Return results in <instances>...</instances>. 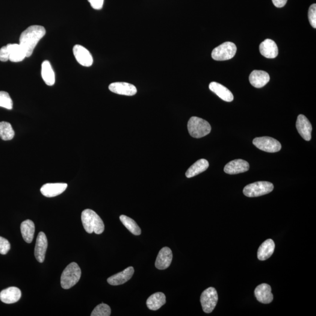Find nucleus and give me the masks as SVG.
Segmentation results:
<instances>
[{"label":"nucleus","mask_w":316,"mask_h":316,"mask_svg":"<svg viewBox=\"0 0 316 316\" xmlns=\"http://www.w3.org/2000/svg\"><path fill=\"white\" fill-rule=\"evenodd\" d=\"M73 54L80 64L85 67H90L93 63V59L89 51L84 47L76 45L73 47Z\"/></svg>","instance_id":"9"},{"label":"nucleus","mask_w":316,"mask_h":316,"mask_svg":"<svg viewBox=\"0 0 316 316\" xmlns=\"http://www.w3.org/2000/svg\"><path fill=\"white\" fill-rule=\"evenodd\" d=\"M88 1L90 2L91 7L95 10H101L104 3V0H88Z\"/></svg>","instance_id":"35"},{"label":"nucleus","mask_w":316,"mask_h":316,"mask_svg":"<svg viewBox=\"0 0 316 316\" xmlns=\"http://www.w3.org/2000/svg\"><path fill=\"white\" fill-rule=\"evenodd\" d=\"M189 132L192 137L200 138L211 132V127L207 121L197 117H192L188 124Z\"/></svg>","instance_id":"4"},{"label":"nucleus","mask_w":316,"mask_h":316,"mask_svg":"<svg viewBox=\"0 0 316 316\" xmlns=\"http://www.w3.org/2000/svg\"><path fill=\"white\" fill-rule=\"evenodd\" d=\"M108 88L111 92L120 95L132 96L137 93V89L135 85L126 82L113 83L109 85Z\"/></svg>","instance_id":"10"},{"label":"nucleus","mask_w":316,"mask_h":316,"mask_svg":"<svg viewBox=\"0 0 316 316\" xmlns=\"http://www.w3.org/2000/svg\"><path fill=\"white\" fill-rule=\"evenodd\" d=\"M271 286L266 283L259 285L255 289V296L259 302L269 304L273 302L274 296Z\"/></svg>","instance_id":"17"},{"label":"nucleus","mask_w":316,"mask_h":316,"mask_svg":"<svg viewBox=\"0 0 316 316\" xmlns=\"http://www.w3.org/2000/svg\"><path fill=\"white\" fill-rule=\"evenodd\" d=\"M9 52V60L13 63H20L26 58L24 50L20 44L9 43L6 45Z\"/></svg>","instance_id":"22"},{"label":"nucleus","mask_w":316,"mask_h":316,"mask_svg":"<svg viewBox=\"0 0 316 316\" xmlns=\"http://www.w3.org/2000/svg\"><path fill=\"white\" fill-rule=\"evenodd\" d=\"M81 268L76 262H72L64 269L62 274L61 283L62 288L69 289L75 286L81 279Z\"/></svg>","instance_id":"3"},{"label":"nucleus","mask_w":316,"mask_h":316,"mask_svg":"<svg viewBox=\"0 0 316 316\" xmlns=\"http://www.w3.org/2000/svg\"><path fill=\"white\" fill-rule=\"evenodd\" d=\"M253 144L259 149L270 153L279 152L282 148L278 141L268 137L255 138L253 140Z\"/></svg>","instance_id":"8"},{"label":"nucleus","mask_w":316,"mask_h":316,"mask_svg":"<svg viewBox=\"0 0 316 316\" xmlns=\"http://www.w3.org/2000/svg\"><path fill=\"white\" fill-rule=\"evenodd\" d=\"M134 273V268L129 267L121 273L108 277L107 282L109 284L113 286L123 285L131 278Z\"/></svg>","instance_id":"16"},{"label":"nucleus","mask_w":316,"mask_h":316,"mask_svg":"<svg viewBox=\"0 0 316 316\" xmlns=\"http://www.w3.org/2000/svg\"><path fill=\"white\" fill-rule=\"evenodd\" d=\"M296 128L304 140L307 141H311L312 126L309 120L304 115L300 114L297 117Z\"/></svg>","instance_id":"12"},{"label":"nucleus","mask_w":316,"mask_h":316,"mask_svg":"<svg viewBox=\"0 0 316 316\" xmlns=\"http://www.w3.org/2000/svg\"><path fill=\"white\" fill-rule=\"evenodd\" d=\"M173 253L169 248L164 247L159 252L155 262V267L158 270H164L169 267L172 261Z\"/></svg>","instance_id":"13"},{"label":"nucleus","mask_w":316,"mask_h":316,"mask_svg":"<svg viewBox=\"0 0 316 316\" xmlns=\"http://www.w3.org/2000/svg\"><path fill=\"white\" fill-rule=\"evenodd\" d=\"M209 88L212 92L227 102H232L234 100L232 93L228 88L217 82H211L209 84Z\"/></svg>","instance_id":"21"},{"label":"nucleus","mask_w":316,"mask_h":316,"mask_svg":"<svg viewBox=\"0 0 316 316\" xmlns=\"http://www.w3.org/2000/svg\"><path fill=\"white\" fill-rule=\"evenodd\" d=\"M209 167V162L206 159H201L200 160L195 162L193 165H191L189 168L187 172H186V176H187L188 178H193V177L205 172V170L208 169Z\"/></svg>","instance_id":"26"},{"label":"nucleus","mask_w":316,"mask_h":316,"mask_svg":"<svg viewBox=\"0 0 316 316\" xmlns=\"http://www.w3.org/2000/svg\"><path fill=\"white\" fill-rule=\"evenodd\" d=\"M82 221L85 232L88 234L94 232L101 234L105 230V224L102 218L95 211L85 209L82 213Z\"/></svg>","instance_id":"2"},{"label":"nucleus","mask_w":316,"mask_h":316,"mask_svg":"<svg viewBox=\"0 0 316 316\" xmlns=\"http://www.w3.org/2000/svg\"><path fill=\"white\" fill-rule=\"evenodd\" d=\"M14 135V129L10 123L5 122H0V138L2 140H11L13 139Z\"/></svg>","instance_id":"29"},{"label":"nucleus","mask_w":316,"mask_h":316,"mask_svg":"<svg viewBox=\"0 0 316 316\" xmlns=\"http://www.w3.org/2000/svg\"><path fill=\"white\" fill-rule=\"evenodd\" d=\"M9 60V52L7 46H2L0 49V61L7 62Z\"/></svg>","instance_id":"34"},{"label":"nucleus","mask_w":316,"mask_h":316,"mask_svg":"<svg viewBox=\"0 0 316 316\" xmlns=\"http://www.w3.org/2000/svg\"><path fill=\"white\" fill-rule=\"evenodd\" d=\"M10 244L7 239L0 237V253L5 255L10 251Z\"/></svg>","instance_id":"33"},{"label":"nucleus","mask_w":316,"mask_h":316,"mask_svg":"<svg viewBox=\"0 0 316 316\" xmlns=\"http://www.w3.org/2000/svg\"><path fill=\"white\" fill-rule=\"evenodd\" d=\"M13 106V100L9 94L4 91H0V107L8 109V110H12Z\"/></svg>","instance_id":"31"},{"label":"nucleus","mask_w":316,"mask_h":316,"mask_svg":"<svg viewBox=\"0 0 316 316\" xmlns=\"http://www.w3.org/2000/svg\"><path fill=\"white\" fill-rule=\"evenodd\" d=\"M41 75L45 84L52 86L55 83V75L53 70L51 63L48 61L43 62L42 63V69H41Z\"/></svg>","instance_id":"27"},{"label":"nucleus","mask_w":316,"mask_h":316,"mask_svg":"<svg viewBox=\"0 0 316 316\" xmlns=\"http://www.w3.org/2000/svg\"><path fill=\"white\" fill-rule=\"evenodd\" d=\"M21 297V292L16 287H10L2 290L0 293V300L6 304L16 303Z\"/></svg>","instance_id":"19"},{"label":"nucleus","mask_w":316,"mask_h":316,"mask_svg":"<svg viewBox=\"0 0 316 316\" xmlns=\"http://www.w3.org/2000/svg\"><path fill=\"white\" fill-rule=\"evenodd\" d=\"M48 248V240L45 233L40 232L38 234L36 245L35 247V256L37 261L42 263L45 260V253Z\"/></svg>","instance_id":"11"},{"label":"nucleus","mask_w":316,"mask_h":316,"mask_svg":"<svg viewBox=\"0 0 316 316\" xmlns=\"http://www.w3.org/2000/svg\"><path fill=\"white\" fill-rule=\"evenodd\" d=\"M67 187L66 184L57 183V184H46L42 186L41 192L44 196L53 197L58 196L65 191Z\"/></svg>","instance_id":"15"},{"label":"nucleus","mask_w":316,"mask_h":316,"mask_svg":"<svg viewBox=\"0 0 316 316\" xmlns=\"http://www.w3.org/2000/svg\"><path fill=\"white\" fill-rule=\"evenodd\" d=\"M249 80L254 87L262 88L270 81V76L265 71L255 70L251 73Z\"/></svg>","instance_id":"18"},{"label":"nucleus","mask_w":316,"mask_h":316,"mask_svg":"<svg viewBox=\"0 0 316 316\" xmlns=\"http://www.w3.org/2000/svg\"><path fill=\"white\" fill-rule=\"evenodd\" d=\"M259 51L262 56L269 59L275 58L278 55V48L273 40H265L259 45Z\"/></svg>","instance_id":"20"},{"label":"nucleus","mask_w":316,"mask_h":316,"mask_svg":"<svg viewBox=\"0 0 316 316\" xmlns=\"http://www.w3.org/2000/svg\"><path fill=\"white\" fill-rule=\"evenodd\" d=\"M274 185L269 182H256L246 186L243 190L245 196L255 197L271 193L274 190Z\"/></svg>","instance_id":"5"},{"label":"nucleus","mask_w":316,"mask_h":316,"mask_svg":"<svg viewBox=\"0 0 316 316\" xmlns=\"http://www.w3.org/2000/svg\"><path fill=\"white\" fill-rule=\"evenodd\" d=\"M308 17L310 23L316 28V4H312L309 9Z\"/></svg>","instance_id":"32"},{"label":"nucleus","mask_w":316,"mask_h":316,"mask_svg":"<svg viewBox=\"0 0 316 316\" xmlns=\"http://www.w3.org/2000/svg\"><path fill=\"white\" fill-rule=\"evenodd\" d=\"M166 303V296L162 292H157L150 296L147 301V305L151 311H157Z\"/></svg>","instance_id":"24"},{"label":"nucleus","mask_w":316,"mask_h":316,"mask_svg":"<svg viewBox=\"0 0 316 316\" xmlns=\"http://www.w3.org/2000/svg\"><path fill=\"white\" fill-rule=\"evenodd\" d=\"M218 302V294L215 289L209 288L204 291L200 297L203 311L206 314H211L215 308Z\"/></svg>","instance_id":"7"},{"label":"nucleus","mask_w":316,"mask_h":316,"mask_svg":"<svg viewBox=\"0 0 316 316\" xmlns=\"http://www.w3.org/2000/svg\"><path fill=\"white\" fill-rule=\"evenodd\" d=\"M120 219L122 221L123 225L129 230L132 234L135 235H140L141 234V230L138 226L137 223L132 219V218L126 216L125 215H122L120 217Z\"/></svg>","instance_id":"28"},{"label":"nucleus","mask_w":316,"mask_h":316,"mask_svg":"<svg viewBox=\"0 0 316 316\" xmlns=\"http://www.w3.org/2000/svg\"><path fill=\"white\" fill-rule=\"evenodd\" d=\"M275 244L271 239H268L263 243L259 247L257 253V256L260 261H265L273 255Z\"/></svg>","instance_id":"23"},{"label":"nucleus","mask_w":316,"mask_h":316,"mask_svg":"<svg viewBox=\"0 0 316 316\" xmlns=\"http://www.w3.org/2000/svg\"><path fill=\"white\" fill-rule=\"evenodd\" d=\"M250 169V165L243 159H236L230 162L224 167V172L230 175L246 172Z\"/></svg>","instance_id":"14"},{"label":"nucleus","mask_w":316,"mask_h":316,"mask_svg":"<svg viewBox=\"0 0 316 316\" xmlns=\"http://www.w3.org/2000/svg\"><path fill=\"white\" fill-rule=\"evenodd\" d=\"M273 4L277 8H282L284 7L287 2L288 0H272Z\"/></svg>","instance_id":"36"},{"label":"nucleus","mask_w":316,"mask_h":316,"mask_svg":"<svg viewBox=\"0 0 316 316\" xmlns=\"http://www.w3.org/2000/svg\"><path fill=\"white\" fill-rule=\"evenodd\" d=\"M237 52V46L231 42H224L213 49L211 57L215 61H223L231 60Z\"/></svg>","instance_id":"6"},{"label":"nucleus","mask_w":316,"mask_h":316,"mask_svg":"<svg viewBox=\"0 0 316 316\" xmlns=\"http://www.w3.org/2000/svg\"><path fill=\"white\" fill-rule=\"evenodd\" d=\"M45 34V28L41 25L29 26L22 32L20 35L19 44L24 50L26 58L31 57L38 43Z\"/></svg>","instance_id":"1"},{"label":"nucleus","mask_w":316,"mask_h":316,"mask_svg":"<svg viewBox=\"0 0 316 316\" xmlns=\"http://www.w3.org/2000/svg\"><path fill=\"white\" fill-rule=\"evenodd\" d=\"M35 231V224L33 221L26 220L21 224V232L23 240L27 243H31L34 237Z\"/></svg>","instance_id":"25"},{"label":"nucleus","mask_w":316,"mask_h":316,"mask_svg":"<svg viewBox=\"0 0 316 316\" xmlns=\"http://www.w3.org/2000/svg\"><path fill=\"white\" fill-rule=\"evenodd\" d=\"M110 307L106 304L102 303L97 306L91 313V316H109L111 315Z\"/></svg>","instance_id":"30"}]
</instances>
